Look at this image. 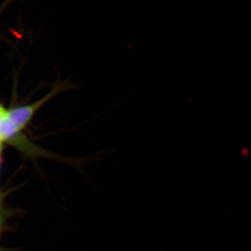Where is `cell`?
<instances>
[{"label": "cell", "mask_w": 251, "mask_h": 251, "mask_svg": "<svg viewBox=\"0 0 251 251\" xmlns=\"http://www.w3.org/2000/svg\"><path fill=\"white\" fill-rule=\"evenodd\" d=\"M73 87H74L73 84L69 81L57 82L51 89L49 93L46 94L40 100H37L35 103L30 104V105L11 109L8 112V115L18 129L21 130L30 122L35 112L46 102L49 101L50 99L53 98L57 94L72 89Z\"/></svg>", "instance_id": "1"}, {"label": "cell", "mask_w": 251, "mask_h": 251, "mask_svg": "<svg viewBox=\"0 0 251 251\" xmlns=\"http://www.w3.org/2000/svg\"><path fill=\"white\" fill-rule=\"evenodd\" d=\"M8 115V112L4 110V108L0 105V123H1V120L4 119L5 116Z\"/></svg>", "instance_id": "2"}, {"label": "cell", "mask_w": 251, "mask_h": 251, "mask_svg": "<svg viewBox=\"0 0 251 251\" xmlns=\"http://www.w3.org/2000/svg\"><path fill=\"white\" fill-rule=\"evenodd\" d=\"M0 151H1V141H0Z\"/></svg>", "instance_id": "3"}]
</instances>
